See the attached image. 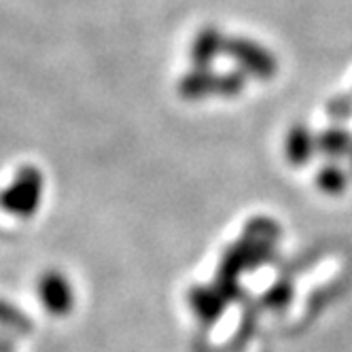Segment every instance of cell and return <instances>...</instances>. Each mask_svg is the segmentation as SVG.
<instances>
[{
    "label": "cell",
    "instance_id": "6da1fadb",
    "mask_svg": "<svg viewBox=\"0 0 352 352\" xmlns=\"http://www.w3.org/2000/svg\"><path fill=\"white\" fill-rule=\"evenodd\" d=\"M43 199V174L34 166H23L15 172L13 181L0 189V208L17 219L36 214Z\"/></svg>",
    "mask_w": 352,
    "mask_h": 352
},
{
    "label": "cell",
    "instance_id": "7a4b0ae2",
    "mask_svg": "<svg viewBox=\"0 0 352 352\" xmlns=\"http://www.w3.org/2000/svg\"><path fill=\"white\" fill-rule=\"evenodd\" d=\"M225 52L238 64V68L246 74V77H255L259 81H270L278 72V62L276 56L259 45L253 38L246 36H234L225 43Z\"/></svg>",
    "mask_w": 352,
    "mask_h": 352
},
{
    "label": "cell",
    "instance_id": "3957f363",
    "mask_svg": "<svg viewBox=\"0 0 352 352\" xmlns=\"http://www.w3.org/2000/svg\"><path fill=\"white\" fill-rule=\"evenodd\" d=\"M36 291L43 308L52 316H66L74 306V289L70 280L58 270L45 272L38 278Z\"/></svg>",
    "mask_w": 352,
    "mask_h": 352
},
{
    "label": "cell",
    "instance_id": "277c9868",
    "mask_svg": "<svg viewBox=\"0 0 352 352\" xmlns=\"http://www.w3.org/2000/svg\"><path fill=\"white\" fill-rule=\"evenodd\" d=\"M318 153L316 134L308 128L306 123H295L287 130L285 136V157L291 166L301 168L312 162Z\"/></svg>",
    "mask_w": 352,
    "mask_h": 352
},
{
    "label": "cell",
    "instance_id": "5b68a950",
    "mask_svg": "<svg viewBox=\"0 0 352 352\" xmlns=\"http://www.w3.org/2000/svg\"><path fill=\"white\" fill-rule=\"evenodd\" d=\"M225 43H228V38H225L223 32L214 26H206L199 30L191 43L193 68H210L212 62L219 58V54L225 52Z\"/></svg>",
    "mask_w": 352,
    "mask_h": 352
},
{
    "label": "cell",
    "instance_id": "8992f818",
    "mask_svg": "<svg viewBox=\"0 0 352 352\" xmlns=\"http://www.w3.org/2000/svg\"><path fill=\"white\" fill-rule=\"evenodd\" d=\"M219 74L210 68H193L179 81V94L185 100H204L208 96H217Z\"/></svg>",
    "mask_w": 352,
    "mask_h": 352
},
{
    "label": "cell",
    "instance_id": "52a82bcc",
    "mask_svg": "<svg viewBox=\"0 0 352 352\" xmlns=\"http://www.w3.org/2000/svg\"><path fill=\"white\" fill-rule=\"evenodd\" d=\"M189 301L197 318H202L204 322H212L223 312L225 304H228V297H225V293L219 287H197L191 291Z\"/></svg>",
    "mask_w": 352,
    "mask_h": 352
},
{
    "label": "cell",
    "instance_id": "ba28073f",
    "mask_svg": "<svg viewBox=\"0 0 352 352\" xmlns=\"http://www.w3.org/2000/svg\"><path fill=\"white\" fill-rule=\"evenodd\" d=\"M316 144L318 153L336 162L352 153V134L344 125H333V128H327L320 134H316Z\"/></svg>",
    "mask_w": 352,
    "mask_h": 352
},
{
    "label": "cell",
    "instance_id": "9c48e42d",
    "mask_svg": "<svg viewBox=\"0 0 352 352\" xmlns=\"http://www.w3.org/2000/svg\"><path fill=\"white\" fill-rule=\"evenodd\" d=\"M348 183H350L348 172L342 166H338L336 162L322 166L316 172V185L327 195H342L348 189Z\"/></svg>",
    "mask_w": 352,
    "mask_h": 352
},
{
    "label": "cell",
    "instance_id": "30bf717a",
    "mask_svg": "<svg viewBox=\"0 0 352 352\" xmlns=\"http://www.w3.org/2000/svg\"><path fill=\"white\" fill-rule=\"evenodd\" d=\"M246 74L238 68V70H228L219 74V85H217V96L221 98H236L242 94L244 85H246Z\"/></svg>",
    "mask_w": 352,
    "mask_h": 352
},
{
    "label": "cell",
    "instance_id": "8fae6325",
    "mask_svg": "<svg viewBox=\"0 0 352 352\" xmlns=\"http://www.w3.org/2000/svg\"><path fill=\"white\" fill-rule=\"evenodd\" d=\"M327 115H329L333 121H346L348 117H352V96H336L329 100L327 104Z\"/></svg>",
    "mask_w": 352,
    "mask_h": 352
},
{
    "label": "cell",
    "instance_id": "7c38bea8",
    "mask_svg": "<svg viewBox=\"0 0 352 352\" xmlns=\"http://www.w3.org/2000/svg\"><path fill=\"white\" fill-rule=\"evenodd\" d=\"M289 299H291V287L287 283H276L263 295V301L270 308H283L289 304Z\"/></svg>",
    "mask_w": 352,
    "mask_h": 352
},
{
    "label": "cell",
    "instance_id": "4fadbf2b",
    "mask_svg": "<svg viewBox=\"0 0 352 352\" xmlns=\"http://www.w3.org/2000/svg\"><path fill=\"white\" fill-rule=\"evenodd\" d=\"M0 320L7 322V324H13V327L28 324V320L23 318L15 308H11L9 304H3V301H0Z\"/></svg>",
    "mask_w": 352,
    "mask_h": 352
},
{
    "label": "cell",
    "instance_id": "5bb4252c",
    "mask_svg": "<svg viewBox=\"0 0 352 352\" xmlns=\"http://www.w3.org/2000/svg\"><path fill=\"white\" fill-rule=\"evenodd\" d=\"M350 157H352V153H350Z\"/></svg>",
    "mask_w": 352,
    "mask_h": 352
}]
</instances>
